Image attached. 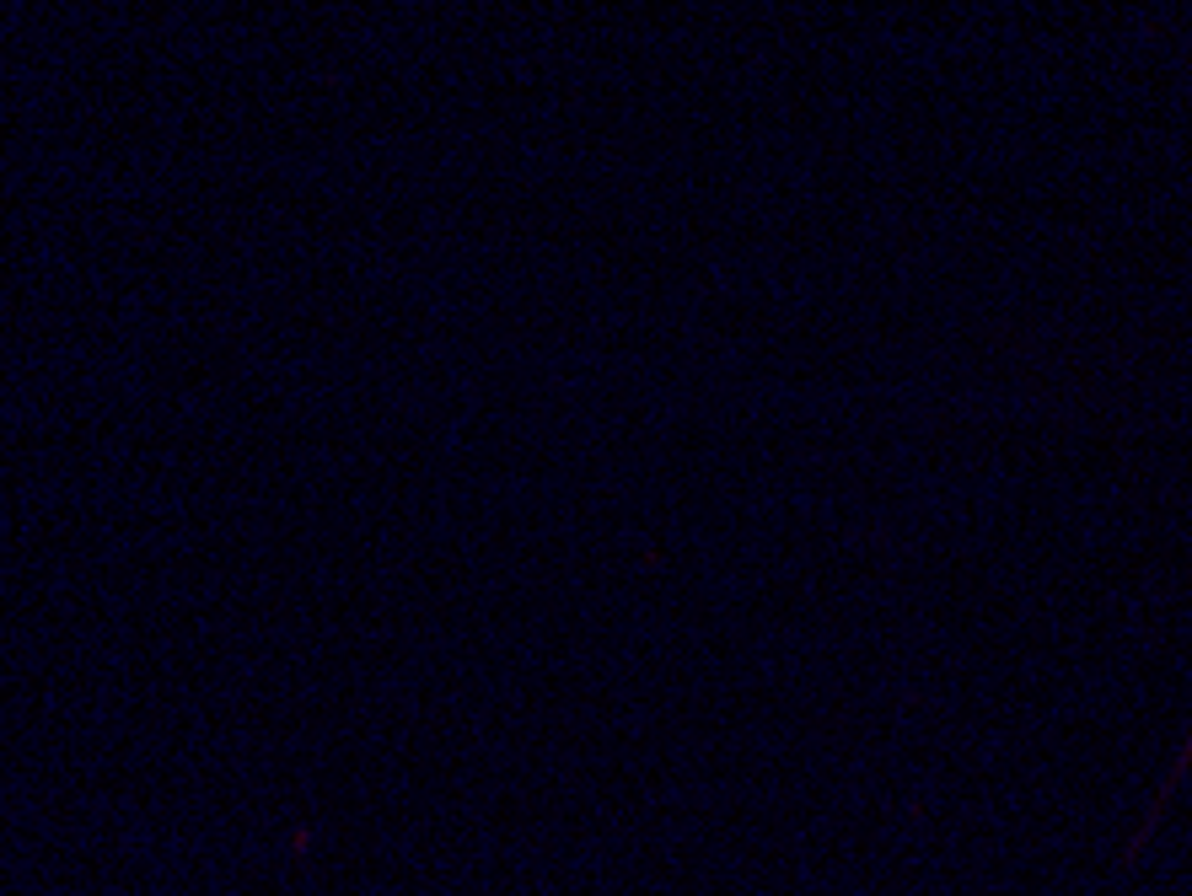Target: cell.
<instances>
[{"label": "cell", "mask_w": 1192, "mask_h": 896, "mask_svg": "<svg viewBox=\"0 0 1192 896\" xmlns=\"http://www.w3.org/2000/svg\"><path fill=\"white\" fill-rule=\"evenodd\" d=\"M1188 762H1192V736H1188V747H1182V757H1177V773H1182Z\"/></svg>", "instance_id": "6da1fadb"}]
</instances>
